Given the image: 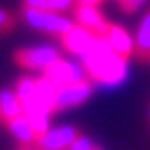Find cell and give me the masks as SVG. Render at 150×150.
Instances as JSON below:
<instances>
[{"instance_id":"e0dca14e","label":"cell","mask_w":150,"mask_h":150,"mask_svg":"<svg viewBox=\"0 0 150 150\" xmlns=\"http://www.w3.org/2000/svg\"><path fill=\"white\" fill-rule=\"evenodd\" d=\"M77 4H90V6H100L104 0H75Z\"/></svg>"},{"instance_id":"30bf717a","label":"cell","mask_w":150,"mask_h":150,"mask_svg":"<svg viewBox=\"0 0 150 150\" xmlns=\"http://www.w3.org/2000/svg\"><path fill=\"white\" fill-rule=\"evenodd\" d=\"M4 125H6V129L11 131V136H13L19 144H21V146H35L38 134H35V129L31 127V123H29V119H27L25 115H19V117L6 121Z\"/></svg>"},{"instance_id":"277c9868","label":"cell","mask_w":150,"mask_h":150,"mask_svg":"<svg viewBox=\"0 0 150 150\" xmlns=\"http://www.w3.org/2000/svg\"><path fill=\"white\" fill-rule=\"evenodd\" d=\"M96 90V83H94L90 77H83L79 81H73V83H65L59 86L56 90V102H54V112H61L67 108H75L83 102L90 100V96Z\"/></svg>"},{"instance_id":"5b68a950","label":"cell","mask_w":150,"mask_h":150,"mask_svg":"<svg viewBox=\"0 0 150 150\" xmlns=\"http://www.w3.org/2000/svg\"><path fill=\"white\" fill-rule=\"evenodd\" d=\"M81 136V129L77 125H59L48 127L44 134L35 138L38 150H69L71 144Z\"/></svg>"},{"instance_id":"8fae6325","label":"cell","mask_w":150,"mask_h":150,"mask_svg":"<svg viewBox=\"0 0 150 150\" xmlns=\"http://www.w3.org/2000/svg\"><path fill=\"white\" fill-rule=\"evenodd\" d=\"M148 52H150V8L142 17V21L136 29V35H134V59L140 63H146Z\"/></svg>"},{"instance_id":"8992f818","label":"cell","mask_w":150,"mask_h":150,"mask_svg":"<svg viewBox=\"0 0 150 150\" xmlns=\"http://www.w3.org/2000/svg\"><path fill=\"white\" fill-rule=\"evenodd\" d=\"M73 21L79 27L92 31L96 38H102L108 29L110 21L100 13V6H90V4H73Z\"/></svg>"},{"instance_id":"9c48e42d","label":"cell","mask_w":150,"mask_h":150,"mask_svg":"<svg viewBox=\"0 0 150 150\" xmlns=\"http://www.w3.org/2000/svg\"><path fill=\"white\" fill-rule=\"evenodd\" d=\"M59 40H61V46H63L65 50L83 56L94 44L100 40V38H96L92 31H88V29H83V27H79L77 23H75L67 33H63V35L59 38Z\"/></svg>"},{"instance_id":"7c38bea8","label":"cell","mask_w":150,"mask_h":150,"mask_svg":"<svg viewBox=\"0 0 150 150\" xmlns=\"http://www.w3.org/2000/svg\"><path fill=\"white\" fill-rule=\"evenodd\" d=\"M19 115H23V104L19 100L15 88H4L0 90V121L6 123Z\"/></svg>"},{"instance_id":"9a60e30c","label":"cell","mask_w":150,"mask_h":150,"mask_svg":"<svg viewBox=\"0 0 150 150\" xmlns=\"http://www.w3.org/2000/svg\"><path fill=\"white\" fill-rule=\"evenodd\" d=\"M144 2H146V0H117L119 8H121L125 15H134V13H136Z\"/></svg>"},{"instance_id":"4fadbf2b","label":"cell","mask_w":150,"mask_h":150,"mask_svg":"<svg viewBox=\"0 0 150 150\" xmlns=\"http://www.w3.org/2000/svg\"><path fill=\"white\" fill-rule=\"evenodd\" d=\"M73 4H75V0H21V6L54 11V13H65V11L73 8Z\"/></svg>"},{"instance_id":"6da1fadb","label":"cell","mask_w":150,"mask_h":150,"mask_svg":"<svg viewBox=\"0 0 150 150\" xmlns=\"http://www.w3.org/2000/svg\"><path fill=\"white\" fill-rule=\"evenodd\" d=\"M81 67L94 83L102 86H117L127 75V61L117 56L104 40H98L81 56Z\"/></svg>"},{"instance_id":"2e32d148","label":"cell","mask_w":150,"mask_h":150,"mask_svg":"<svg viewBox=\"0 0 150 150\" xmlns=\"http://www.w3.org/2000/svg\"><path fill=\"white\" fill-rule=\"evenodd\" d=\"M94 146H96V144L92 142V138H90V136H86L83 131H81V136L71 144V148H69V150H94Z\"/></svg>"},{"instance_id":"44dd1931","label":"cell","mask_w":150,"mask_h":150,"mask_svg":"<svg viewBox=\"0 0 150 150\" xmlns=\"http://www.w3.org/2000/svg\"><path fill=\"white\" fill-rule=\"evenodd\" d=\"M146 63H150V52H148V59H146Z\"/></svg>"},{"instance_id":"ba28073f","label":"cell","mask_w":150,"mask_h":150,"mask_svg":"<svg viewBox=\"0 0 150 150\" xmlns=\"http://www.w3.org/2000/svg\"><path fill=\"white\" fill-rule=\"evenodd\" d=\"M42 75H44L46 79H50L52 83H56V86L73 83V81H79V79L88 77L86 71H83V67H79V65L67 61L65 56H63V59H59L56 63H52Z\"/></svg>"},{"instance_id":"3957f363","label":"cell","mask_w":150,"mask_h":150,"mask_svg":"<svg viewBox=\"0 0 150 150\" xmlns=\"http://www.w3.org/2000/svg\"><path fill=\"white\" fill-rule=\"evenodd\" d=\"M63 59V52L54 46H25V48H17L13 52V63L19 65L21 69L27 71H40L44 73L52 63Z\"/></svg>"},{"instance_id":"d6986e66","label":"cell","mask_w":150,"mask_h":150,"mask_svg":"<svg viewBox=\"0 0 150 150\" xmlns=\"http://www.w3.org/2000/svg\"><path fill=\"white\" fill-rule=\"evenodd\" d=\"M148 125H150V106H148Z\"/></svg>"},{"instance_id":"52a82bcc","label":"cell","mask_w":150,"mask_h":150,"mask_svg":"<svg viewBox=\"0 0 150 150\" xmlns=\"http://www.w3.org/2000/svg\"><path fill=\"white\" fill-rule=\"evenodd\" d=\"M100 40H104L106 46L117 56H121V59H125V61L134 59V35H131L125 27H121L117 23H110Z\"/></svg>"},{"instance_id":"5bb4252c","label":"cell","mask_w":150,"mask_h":150,"mask_svg":"<svg viewBox=\"0 0 150 150\" xmlns=\"http://www.w3.org/2000/svg\"><path fill=\"white\" fill-rule=\"evenodd\" d=\"M17 15H13L6 8H0V33H8L17 27Z\"/></svg>"},{"instance_id":"7402d4cb","label":"cell","mask_w":150,"mask_h":150,"mask_svg":"<svg viewBox=\"0 0 150 150\" xmlns=\"http://www.w3.org/2000/svg\"><path fill=\"white\" fill-rule=\"evenodd\" d=\"M0 123H2V121H0Z\"/></svg>"},{"instance_id":"ac0fdd59","label":"cell","mask_w":150,"mask_h":150,"mask_svg":"<svg viewBox=\"0 0 150 150\" xmlns=\"http://www.w3.org/2000/svg\"><path fill=\"white\" fill-rule=\"evenodd\" d=\"M17 150H38V148H35V146H21V144H19Z\"/></svg>"},{"instance_id":"ffe728a7","label":"cell","mask_w":150,"mask_h":150,"mask_svg":"<svg viewBox=\"0 0 150 150\" xmlns=\"http://www.w3.org/2000/svg\"><path fill=\"white\" fill-rule=\"evenodd\" d=\"M94 150H102V148H100V146H94Z\"/></svg>"},{"instance_id":"7a4b0ae2","label":"cell","mask_w":150,"mask_h":150,"mask_svg":"<svg viewBox=\"0 0 150 150\" xmlns=\"http://www.w3.org/2000/svg\"><path fill=\"white\" fill-rule=\"evenodd\" d=\"M19 17H21L29 27H33L38 31H44L46 35H52V38H61L63 33H67L75 25L73 19L65 17L63 13L40 11V8H29V6L19 8Z\"/></svg>"}]
</instances>
